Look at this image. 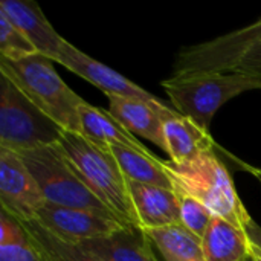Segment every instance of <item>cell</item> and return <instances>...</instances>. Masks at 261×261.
<instances>
[{
  "instance_id": "23",
  "label": "cell",
  "mask_w": 261,
  "mask_h": 261,
  "mask_svg": "<svg viewBox=\"0 0 261 261\" xmlns=\"http://www.w3.org/2000/svg\"><path fill=\"white\" fill-rule=\"evenodd\" d=\"M176 193L179 196L180 223L188 231H191L193 234H196L197 237L202 239L205 236V232L208 231V228L211 226L216 216L194 197H191L182 191H176Z\"/></svg>"
},
{
  "instance_id": "12",
  "label": "cell",
  "mask_w": 261,
  "mask_h": 261,
  "mask_svg": "<svg viewBox=\"0 0 261 261\" xmlns=\"http://www.w3.org/2000/svg\"><path fill=\"white\" fill-rule=\"evenodd\" d=\"M162 133H164V151L168 154V161L174 165L187 164L202 153L216 150L210 132L202 130L190 118L179 115L170 109L162 115Z\"/></svg>"
},
{
  "instance_id": "17",
  "label": "cell",
  "mask_w": 261,
  "mask_h": 261,
  "mask_svg": "<svg viewBox=\"0 0 261 261\" xmlns=\"http://www.w3.org/2000/svg\"><path fill=\"white\" fill-rule=\"evenodd\" d=\"M202 248L205 261H246L252 242L246 231L216 217L202 237Z\"/></svg>"
},
{
  "instance_id": "28",
  "label": "cell",
  "mask_w": 261,
  "mask_h": 261,
  "mask_svg": "<svg viewBox=\"0 0 261 261\" xmlns=\"http://www.w3.org/2000/svg\"><path fill=\"white\" fill-rule=\"evenodd\" d=\"M246 261H255V260H254V258H252V255H251V257H249Z\"/></svg>"
},
{
  "instance_id": "11",
  "label": "cell",
  "mask_w": 261,
  "mask_h": 261,
  "mask_svg": "<svg viewBox=\"0 0 261 261\" xmlns=\"http://www.w3.org/2000/svg\"><path fill=\"white\" fill-rule=\"evenodd\" d=\"M0 12L24 34L40 55L57 63L66 41L47 21L40 6L31 0H2Z\"/></svg>"
},
{
  "instance_id": "10",
  "label": "cell",
  "mask_w": 261,
  "mask_h": 261,
  "mask_svg": "<svg viewBox=\"0 0 261 261\" xmlns=\"http://www.w3.org/2000/svg\"><path fill=\"white\" fill-rule=\"evenodd\" d=\"M61 66L72 70L83 80L89 81L99 90H102L109 98L121 96V98H133L147 102H162L153 93L147 92L141 86L127 80L122 73H118L112 67L102 64L101 61L89 57L81 52L78 47L70 44L67 40L63 43L60 57L57 60Z\"/></svg>"
},
{
  "instance_id": "25",
  "label": "cell",
  "mask_w": 261,
  "mask_h": 261,
  "mask_svg": "<svg viewBox=\"0 0 261 261\" xmlns=\"http://www.w3.org/2000/svg\"><path fill=\"white\" fill-rule=\"evenodd\" d=\"M246 234H248V237H249V240L255 245V246H258L261 249V226L258 223H255L254 220H251L249 223H248V226H246Z\"/></svg>"
},
{
  "instance_id": "20",
  "label": "cell",
  "mask_w": 261,
  "mask_h": 261,
  "mask_svg": "<svg viewBox=\"0 0 261 261\" xmlns=\"http://www.w3.org/2000/svg\"><path fill=\"white\" fill-rule=\"evenodd\" d=\"M0 261H46L23 225L5 210L0 214Z\"/></svg>"
},
{
  "instance_id": "4",
  "label": "cell",
  "mask_w": 261,
  "mask_h": 261,
  "mask_svg": "<svg viewBox=\"0 0 261 261\" xmlns=\"http://www.w3.org/2000/svg\"><path fill=\"white\" fill-rule=\"evenodd\" d=\"M60 145L76 174L102 205L122 223L139 226L127 180L112 151L70 132L63 133Z\"/></svg>"
},
{
  "instance_id": "7",
  "label": "cell",
  "mask_w": 261,
  "mask_h": 261,
  "mask_svg": "<svg viewBox=\"0 0 261 261\" xmlns=\"http://www.w3.org/2000/svg\"><path fill=\"white\" fill-rule=\"evenodd\" d=\"M260 44L261 18L252 24L222 37L182 47L173 66V75L196 72H234L242 58Z\"/></svg>"
},
{
  "instance_id": "15",
  "label": "cell",
  "mask_w": 261,
  "mask_h": 261,
  "mask_svg": "<svg viewBox=\"0 0 261 261\" xmlns=\"http://www.w3.org/2000/svg\"><path fill=\"white\" fill-rule=\"evenodd\" d=\"M78 245L106 261H158L145 231L133 225H128L112 236Z\"/></svg>"
},
{
  "instance_id": "2",
  "label": "cell",
  "mask_w": 261,
  "mask_h": 261,
  "mask_svg": "<svg viewBox=\"0 0 261 261\" xmlns=\"http://www.w3.org/2000/svg\"><path fill=\"white\" fill-rule=\"evenodd\" d=\"M162 165L176 191L194 197L216 217L243 231L246 229L252 217L240 200L229 171L216 154V150L205 151L182 165H174L170 161H162Z\"/></svg>"
},
{
  "instance_id": "19",
  "label": "cell",
  "mask_w": 261,
  "mask_h": 261,
  "mask_svg": "<svg viewBox=\"0 0 261 261\" xmlns=\"http://www.w3.org/2000/svg\"><path fill=\"white\" fill-rule=\"evenodd\" d=\"M145 234L165 261H205L202 239L188 231L182 223L147 229Z\"/></svg>"
},
{
  "instance_id": "6",
  "label": "cell",
  "mask_w": 261,
  "mask_h": 261,
  "mask_svg": "<svg viewBox=\"0 0 261 261\" xmlns=\"http://www.w3.org/2000/svg\"><path fill=\"white\" fill-rule=\"evenodd\" d=\"M20 156L47 203L112 214L76 174L60 144L24 151Z\"/></svg>"
},
{
  "instance_id": "5",
  "label": "cell",
  "mask_w": 261,
  "mask_h": 261,
  "mask_svg": "<svg viewBox=\"0 0 261 261\" xmlns=\"http://www.w3.org/2000/svg\"><path fill=\"white\" fill-rule=\"evenodd\" d=\"M64 130L0 73V148L24 153L60 144Z\"/></svg>"
},
{
  "instance_id": "14",
  "label": "cell",
  "mask_w": 261,
  "mask_h": 261,
  "mask_svg": "<svg viewBox=\"0 0 261 261\" xmlns=\"http://www.w3.org/2000/svg\"><path fill=\"white\" fill-rule=\"evenodd\" d=\"M170 110L165 102H147L133 98L110 96L109 113L132 135H139L164 150L162 113Z\"/></svg>"
},
{
  "instance_id": "18",
  "label": "cell",
  "mask_w": 261,
  "mask_h": 261,
  "mask_svg": "<svg viewBox=\"0 0 261 261\" xmlns=\"http://www.w3.org/2000/svg\"><path fill=\"white\" fill-rule=\"evenodd\" d=\"M110 151L115 156L125 180L174 190L162 161L154 154L141 153L125 147H112Z\"/></svg>"
},
{
  "instance_id": "21",
  "label": "cell",
  "mask_w": 261,
  "mask_h": 261,
  "mask_svg": "<svg viewBox=\"0 0 261 261\" xmlns=\"http://www.w3.org/2000/svg\"><path fill=\"white\" fill-rule=\"evenodd\" d=\"M20 223L46 261H106L87 252L78 243H70L54 236L35 220Z\"/></svg>"
},
{
  "instance_id": "27",
  "label": "cell",
  "mask_w": 261,
  "mask_h": 261,
  "mask_svg": "<svg viewBox=\"0 0 261 261\" xmlns=\"http://www.w3.org/2000/svg\"><path fill=\"white\" fill-rule=\"evenodd\" d=\"M251 255H252V258L255 261H261V249L258 246H255L254 243H252V249H251Z\"/></svg>"
},
{
  "instance_id": "22",
  "label": "cell",
  "mask_w": 261,
  "mask_h": 261,
  "mask_svg": "<svg viewBox=\"0 0 261 261\" xmlns=\"http://www.w3.org/2000/svg\"><path fill=\"white\" fill-rule=\"evenodd\" d=\"M38 54L34 44L0 12V58L20 60Z\"/></svg>"
},
{
  "instance_id": "1",
  "label": "cell",
  "mask_w": 261,
  "mask_h": 261,
  "mask_svg": "<svg viewBox=\"0 0 261 261\" xmlns=\"http://www.w3.org/2000/svg\"><path fill=\"white\" fill-rule=\"evenodd\" d=\"M0 73L64 132L81 135L80 107L84 99L61 80L50 58L40 54L20 60L0 58Z\"/></svg>"
},
{
  "instance_id": "3",
  "label": "cell",
  "mask_w": 261,
  "mask_h": 261,
  "mask_svg": "<svg viewBox=\"0 0 261 261\" xmlns=\"http://www.w3.org/2000/svg\"><path fill=\"white\" fill-rule=\"evenodd\" d=\"M162 87L179 115L210 132L214 115L225 102L245 92L261 90V76L239 72H196L171 75L162 81Z\"/></svg>"
},
{
  "instance_id": "13",
  "label": "cell",
  "mask_w": 261,
  "mask_h": 261,
  "mask_svg": "<svg viewBox=\"0 0 261 261\" xmlns=\"http://www.w3.org/2000/svg\"><path fill=\"white\" fill-rule=\"evenodd\" d=\"M127 187L139 228L147 231L180 223V206L176 190L128 180Z\"/></svg>"
},
{
  "instance_id": "26",
  "label": "cell",
  "mask_w": 261,
  "mask_h": 261,
  "mask_svg": "<svg viewBox=\"0 0 261 261\" xmlns=\"http://www.w3.org/2000/svg\"><path fill=\"white\" fill-rule=\"evenodd\" d=\"M242 168L246 170L249 174H252L258 182L261 184V168H257V167H252V165H248V164H242Z\"/></svg>"
},
{
  "instance_id": "16",
  "label": "cell",
  "mask_w": 261,
  "mask_h": 261,
  "mask_svg": "<svg viewBox=\"0 0 261 261\" xmlns=\"http://www.w3.org/2000/svg\"><path fill=\"white\" fill-rule=\"evenodd\" d=\"M81 135L92 144L110 150L112 147H125L141 153H150L135 135L127 132L109 112L95 107L89 102H83L80 107Z\"/></svg>"
},
{
  "instance_id": "9",
  "label": "cell",
  "mask_w": 261,
  "mask_h": 261,
  "mask_svg": "<svg viewBox=\"0 0 261 261\" xmlns=\"http://www.w3.org/2000/svg\"><path fill=\"white\" fill-rule=\"evenodd\" d=\"M35 222L54 236L70 242L83 243L102 239L128 226L113 214L83 208H67L47 203L37 214Z\"/></svg>"
},
{
  "instance_id": "8",
  "label": "cell",
  "mask_w": 261,
  "mask_h": 261,
  "mask_svg": "<svg viewBox=\"0 0 261 261\" xmlns=\"http://www.w3.org/2000/svg\"><path fill=\"white\" fill-rule=\"evenodd\" d=\"M46 199L18 153L0 148V206L18 222H34Z\"/></svg>"
},
{
  "instance_id": "24",
  "label": "cell",
  "mask_w": 261,
  "mask_h": 261,
  "mask_svg": "<svg viewBox=\"0 0 261 261\" xmlns=\"http://www.w3.org/2000/svg\"><path fill=\"white\" fill-rule=\"evenodd\" d=\"M234 72L246 73L252 76H261V44L254 47L251 52H248L242 58L240 64L234 69Z\"/></svg>"
}]
</instances>
